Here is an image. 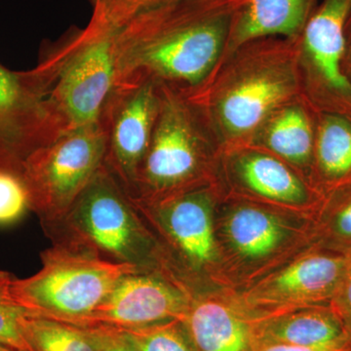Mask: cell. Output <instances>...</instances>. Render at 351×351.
Returning a JSON list of instances; mask_svg holds the SVG:
<instances>
[{
    "instance_id": "cell-24",
    "label": "cell",
    "mask_w": 351,
    "mask_h": 351,
    "mask_svg": "<svg viewBox=\"0 0 351 351\" xmlns=\"http://www.w3.org/2000/svg\"><path fill=\"white\" fill-rule=\"evenodd\" d=\"M13 278L10 272L0 270V345L15 351H34L22 326L23 319L29 313L11 295Z\"/></svg>"
},
{
    "instance_id": "cell-7",
    "label": "cell",
    "mask_w": 351,
    "mask_h": 351,
    "mask_svg": "<svg viewBox=\"0 0 351 351\" xmlns=\"http://www.w3.org/2000/svg\"><path fill=\"white\" fill-rule=\"evenodd\" d=\"M106 149L99 121L64 132L25 160L21 178L41 228L63 218L104 165Z\"/></svg>"
},
{
    "instance_id": "cell-14",
    "label": "cell",
    "mask_w": 351,
    "mask_h": 351,
    "mask_svg": "<svg viewBox=\"0 0 351 351\" xmlns=\"http://www.w3.org/2000/svg\"><path fill=\"white\" fill-rule=\"evenodd\" d=\"M256 343L351 351V335L330 306H306L256 322Z\"/></svg>"
},
{
    "instance_id": "cell-11",
    "label": "cell",
    "mask_w": 351,
    "mask_h": 351,
    "mask_svg": "<svg viewBox=\"0 0 351 351\" xmlns=\"http://www.w3.org/2000/svg\"><path fill=\"white\" fill-rule=\"evenodd\" d=\"M132 201L154 235L162 237L188 271H199L213 262V197L207 186L160 200Z\"/></svg>"
},
{
    "instance_id": "cell-25",
    "label": "cell",
    "mask_w": 351,
    "mask_h": 351,
    "mask_svg": "<svg viewBox=\"0 0 351 351\" xmlns=\"http://www.w3.org/2000/svg\"><path fill=\"white\" fill-rule=\"evenodd\" d=\"M27 210L29 195L21 176L0 170V226L19 221Z\"/></svg>"
},
{
    "instance_id": "cell-21",
    "label": "cell",
    "mask_w": 351,
    "mask_h": 351,
    "mask_svg": "<svg viewBox=\"0 0 351 351\" xmlns=\"http://www.w3.org/2000/svg\"><path fill=\"white\" fill-rule=\"evenodd\" d=\"M22 326L34 351L99 350L98 337L94 327L76 326L31 314L25 316Z\"/></svg>"
},
{
    "instance_id": "cell-23",
    "label": "cell",
    "mask_w": 351,
    "mask_h": 351,
    "mask_svg": "<svg viewBox=\"0 0 351 351\" xmlns=\"http://www.w3.org/2000/svg\"><path fill=\"white\" fill-rule=\"evenodd\" d=\"M123 331L137 351H196L181 320Z\"/></svg>"
},
{
    "instance_id": "cell-27",
    "label": "cell",
    "mask_w": 351,
    "mask_h": 351,
    "mask_svg": "<svg viewBox=\"0 0 351 351\" xmlns=\"http://www.w3.org/2000/svg\"><path fill=\"white\" fill-rule=\"evenodd\" d=\"M330 306L351 335V258Z\"/></svg>"
},
{
    "instance_id": "cell-13",
    "label": "cell",
    "mask_w": 351,
    "mask_h": 351,
    "mask_svg": "<svg viewBox=\"0 0 351 351\" xmlns=\"http://www.w3.org/2000/svg\"><path fill=\"white\" fill-rule=\"evenodd\" d=\"M351 255L319 252L289 265L261 289L263 302L330 306Z\"/></svg>"
},
{
    "instance_id": "cell-10",
    "label": "cell",
    "mask_w": 351,
    "mask_h": 351,
    "mask_svg": "<svg viewBox=\"0 0 351 351\" xmlns=\"http://www.w3.org/2000/svg\"><path fill=\"white\" fill-rule=\"evenodd\" d=\"M160 103V88L154 83L119 84L101 113L100 121L107 135L104 165L130 197L135 193Z\"/></svg>"
},
{
    "instance_id": "cell-20",
    "label": "cell",
    "mask_w": 351,
    "mask_h": 351,
    "mask_svg": "<svg viewBox=\"0 0 351 351\" xmlns=\"http://www.w3.org/2000/svg\"><path fill=\"white\" fill-rule=\"evenodd\" d=\"M226 233L232 248L242 257H267L287 237V228L276 215L255 206L234 208L226 223Z\"/></svg>"
},
{
    "instance_id": "cell-16",
    "label": "cell",
    "mask_w": 351,
    "mask_h": 351,
    "mask_svg": "<svg viewBox=\"0 0 351 351\" xmlns=\"http://www.w3.org/2000/svg\"><path fill=\"white\" fill-rule=\"evenodd\" d=\"M315 110L302 96L270 113L246 145L257 147L299 168L313 162Z\"/></svg>"
},
{
    "instance_id": "cell-29",
    "label": "cell",
    "mask_w": 351,
    "mask_h": 351,
    "mask_svg": "<svg viewBox=\"0 0 351 351\" xmlns=\"http://www.w3.org/2000/svg\"><path fill=\"white\" fill-rule=\"evenodd\" d=\"M251 351H343V350H315V348H302V346H295L290 345H284V343H256Z\"/></svg>"
},
{
    "instance_id": "cell-1",
    "label": "cell",
    "mask_w": 351,
    "mask_h": 351,
    "mask_svg": "<svg viewBox=\"0 0 351 351\" xmlns=\"http://www.w3.org/2000/svg\"><path fill=\"white\" fill-rule=\"evenodd\" d=\"M240 0H172L115 29L117 85L151 82L189 95L225 57Z\"/></svg>"
},
{
    "instance_id": "cell-9",
    "label": "cell",
    "mask_w": 351,
    "mask_h": 351,
    "mask_svg": "<svg viewBox=\"0 0 351 351\" xmlns=\"http://www.w3.org/2000/svg\"><path fill=\"white\" fill-rule=\"evenodd\" d=\"M64 132L38 66L12 71L0 64V170L21 176L29 156Z\"/></svg>"
},
{
    "instance_id": "cell-6",
    "label": "cell",
    "mask_w": 351,
    "mask_h": 351,
    "mask_svg": "<svg viewBox=\"0 0 351 351\" xmlns=\"http://www.w3.org/2000/svg\"><path fill=\"white\" fill-rule=\"evenodd\" d=\"M160 88L161 103L132 199L157 201L206 186L216 141L186 95Z\"/></svg>"
},
{
    "instance_id": "cell-28",
    "label": "cell",
    "mask_w": 351,
    "mask_h": 351,
    "mask_svg": "<svg viewBox=\"0 0 351 351\" xmlns=\"http://www.w3.org/2000/svg\"><path fill=\"white\" fill-rule=\"evenodd\" d=\"M98 337V351H137L123 330L108 326H93Z\"/></svg>"
},
{
    "instance_id": "cell-18",
    "label": "cell",
    "mask_w": 351,
    "mask_h": 351,
    "mask_svg": "<svg viewBox=\"0 0 351 351\" xmlns=\"http://www.w3.org/2000/svg\"><path fill=\"white\" fill-rule=\"evenodd\" d=\"M196 351H251L256 320L223 302L191 299L181 320Z\"/></svg>"
},
{
    "instance_id": "cell-3",
    "label": "cell",
    "mask_w": 351,
    "mask_h": 351,
    "mask_svg": "<svg viewBox=\"0 0 351 351\" xmlns=\"http://www.w3.org/2000/svg\"><path fill=\"white\" fill-rule=\"evenodd\" d=\"M52 244L129 265L172 282L160 244L130 196L105 165L66 215L43 228Z\"/></svg>"
},
{
    "instance_id": "cell-17",
    "label": "cell",
    "mask_w": 351,
    "mask_h": 351,
    "mask_svg": "<svg viewBox=\"0 0 351 351\" xmlns=\"http://www.w3.org/2000/svg\"><path fill=\"white\" fill-rule=\"evenodd\" d=\"M226 152L232 177L246 191L283 204L304 205L311 199L306 182L278 157L250 145Z\"/></svg>"
},
{
    "instance_id": "cell-8",
    "label": "cell",
    "mask_w": 351,
    "mask_h": 351,
    "mask_svg": "<svg viewBox=\"0 0 351 351\" xmlns=\"http://www.w3.org/2000/svg\"><path fill=\"white\" fill-rule=\"evenodd\" d=\"M350 17L351 0H322L298 38L302 96L314 110L321 106L351 108L345 71Z\"/></svg>"
},
{
    "instance_id": "cell-12",
    "label": "cell",
    "mask_w": 351,
    "mask_h": 351,
    "mask_svg": "<svg viewBox=\"0 0 351 351\" xmlns=\"http://www.w3.org/2000/svg\"><path fill=\"white\" fill-rule=\"evenodd\" d=\"M191 301L188 294L168 279L154 274L134 272L115 284L80 327L126 330L182 320Z\"/></svg>"
},
{
    "instance_id": "cell-32",
    "label": "cell",
    "mask_w": 351,
    "mask_h": 351,
    "mask_svg": "<svg viewBox=\"0 0 351 351\" xmlns=\"http://www.w3.org/2000/svg\"><path fill=\"white\" fill-rule=\"evenodd\" d=\"M0 351H15L13 350H11V348H6V346L0 345Z\"/></svg>"
},
{
    "instance_id": "cell-30",
    "label": "cell",
    "mask_w": 351,
    "mask_h": 351,
    "mask_svg": "<svg viewBox=\"0 0 351 351\" xmlns=\"http://www.w3.org/2000/svg\"><path fill=\"white\" fill-rule=\"evenodd\" d=\"M345 71L348 80L351 82V40L348 44V49H346L345 59Z\"/></svg>"
},
{
    "instance_id": "cell-2",
    "label": "cell",
    "mask_w": 351,
    "mask_h": 351,
    "mask_svg": "<svg viewBox=\"0 0 351 351\" xmlns=\"http://www.w3.org/2000/svg\"><path fill=\"white\" fill-rule=\"evenodd\" d=\"M186 96L199 110L217 145L225 151L246 145L270 113L302 96L298 38L244 44Z\"/></svg>"
},
{
    "instance_id": "cell-4",
    "label": "cell",
    "mask_w": 351,
    "mask_h": 351,
    "mask_svg": "<svg viewBox=\"0 0 351 351\" xmlns=\"http://www.w3.org/2000/svg\"><path fill=\"white\" fill-rule=\"evenodd\" d=\"M115 29L92 15L84 29L71 32L41 55L38 66L64 131L100 121L117 86Z\"/></svg>"
},
{
    "instance_id": "cell-31",
    "label": "cell",
    "mask_w": 351,
    "mask_h": 351,
    "mask_svg": "<svg viewBox=\"0 0 351 351\" xmlns=\"http://www.w3.org/2000/svg\"><path fill=\"white\" fill-rule=\"evenodd\" d=\"M346 36H348V43L351 40V17L350 22H348V29H346Z\"/></svg>"
},
{
    "instance_id": "cell-26",
    "label": "cell",
    "mask_w": 351,
    "mask_h": 351,
    "mask_svg": "<svg viewBox=\"0 0 351 351\" xmlns=\"http://www.w3.org/2000/svg\"><path fill=\"white\" fill-rule=\"evenodd\" d=\"M93 8L92 15L107 21L114 27L126 22L143 9L172 1V0H89Z\"/></svg>"
},
{
    "instance_id": "cell-22",
    "label": "cell",
    "mask_w": 351,
    "mask_h": 351,
    "mask_svg": "<svg viewBox=\"0 0 351 351\" xmlns=\"http://www.w3.org/2000/svg\"><path fill=\"white\" fill-rule=\"evenodd\" d=\"M322 233L329 252L351 255V184L335 189L323 217Z\"/></svg>"
},
{
    "instance_id": "cell-15",
    "label": "cell",
    "mask_w": 351,
    "mask_h": 351,
    "mask_svg": "<svg viewBox=\"0 0 351 351\" xmlns=\"http://www.w3.org/2000/svg\"><path fill=\"white\" fill-rule=\"evenodd\" d=\"M317 0H240L226 56L244 44L269 38H300ZM223 57V58H225Z\"/></svg>"
},
{
    "instance_id": "cell-5",
    "label": "cell",
    "mask_w": 351,
    "mask_h": 351,
    "mask_svg": "<svg viewBox=\"0 0 351 351\" xmlns=\"http://www.w3.org/2000/svg\"><path fill=\"white\" fill-rule=\"evenodd\" d=\"M41 269L34 276H14L10 293L31 315L82 326L122 277L137 267L108 262L71 247L52 244L40 253Z\"/></svg>"
},
{
    "instance_id": "cell-19",
    "label": "cell",
    "mask_w": 351,
    "mask_h": 351,
    "mask_svg": "<svg viewBox=\"0 0 351 351\" xmlns=\"http://www.w3.org/2000/svg\"><path fill=\"white\" fill-rule=\"evenodd\" d=\"M313 162L321 181L338 189L351 184V119L348 113L316 114Z\"/></svg>"
}]
</instances>
